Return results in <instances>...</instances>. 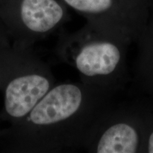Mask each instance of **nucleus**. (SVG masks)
<instances>
[{
	"label": "nucleus",
	"mask_w": 153,
	"mask_h": 153,
	"mask_svg": "<svg viewBox=\"0 0 153 153\" xmlns=\"http://www.w3.org/2000/svg\"><path fill=\"white\" fill-rule=\"evenodd\" d=\"M101 33L124 40L143 33L151 16L150 0H61Z\"/></svg>",
	"instance_id": "obj_5"
},
{
	"label": "nucleus",
	"mask_w": 153,
	"mask_h": 153,
	"mask_svg": "<svg viewBox=\"0 0 153 153\" xmlns=\"http://www.w3.org/2000/svg\"><path fill=\"white\" fill-rule=\"evenodd\" d=\"M140 143L139 131L129 122H116L105 128L96 123L83 146L97 153H133L138 151Z\"/></svg>",
	"instance_id": "obj_6"
},
{
	"label": "nucleus",
	"mask_w": 153,
	"mask_h": 153,
	"mask_svg": "<svg viewBox=\"0 0 153 153\" xmlns=\"http://www.w3.org/2000/svg\"><path fill=\"white\" fill-rule=\"evenodd\" d=\"M2 136H3V130L1 129V128H0V141H1V138H2Z\"/></svg>",
	"instance_id": "obj_8"
},
{
	"label": "nucleus",
	"mask_w": 153,
	"mask_h": 153,
	"mask_svg": "<svg viewBox=\"0 0 153 153\" xmlns=\"http://www.w3.org/2000/svg\"><path fill=\"white\" fill-rule=\"evenodd\" d=\"M61 0H0V22L13 44L32 47L68 20Z\"/></svg>",
	"instance_id": "obj_4"
},
{
	"label": "nucleus",
	"mask_w": 153,
	"mask_h": 153,
	"mask_svg": "<svg viewBox=\"0 0 153 153\" xmlns=\"http://www.w3.org/2000/svg\"><path fill=\"white\" fill-rule=\"evenodd\" d=\"M55 85L24 119L3 129V152H59L83 145L101 118L102 86L82 80Z\"/></svg>",
	"instance_id": "obj_1"
},
{
	"label": "nucleus",
	"mask_w": 153,
	"mask_h": 153,
	"mask_svg": "<svg viewBox=\"0 0 153 153\" xmlns=\"http://www.w3.org/2000/svg\"><path fill=\"white\" fill-rule=\"evenodd\" d=\"M116 40L86 24L75 33L62 34L56 53L75 68L82 80L102 86L103 79L114 74L121 63V50Z\"/></svg>",
	"instance_id": "obj_3"
},
{
	"label": "nucleus",
	"mask_w": 153,
	"mask_h": 153,
	"mask_svg": "<svg viewBox=\"0 0 153 153\" xmlns=\"http://www.w3.org/2000/svg\"><path fill=\"white\" fill-rule=\"evenodd\" d=\"M146 151L149 153H153V131L149 134L146 145Z\"/></svg>",
	"instance_id": "obj_7"
},
{
	"label": "nucleus",
	"mask_w": 153,
	"mask_h": 153,
	"mask_svg": "<svg viewBox=\"0 0 153 153\" xmlns=\"http://www.w3.org/2000/svg\"><path fill=\"white\" fill-rule=\"evenodd\" d=\"M55 85L51 69L32 47L13 44L0 48V119L18 123Z\"/></svg>",
	"instance_id": "obj_2"
}]
</instances>
